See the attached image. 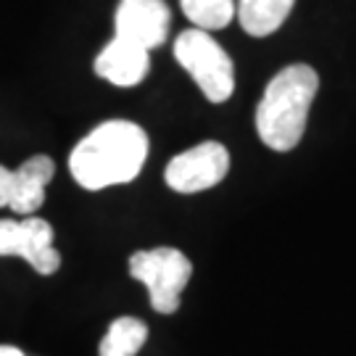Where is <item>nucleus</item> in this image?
Segmentation results:
<instances>
[{
	"instance_id": "4468645a",
	"label": "nucleus",
	"mask_w": 356,
	"mask_h": 356,
	"mask_svg": "<svg viewBox=\"0 0 356 356\" xmlns=\"http://www.w3.org/2000/svg\"><path fill=\"white\" fill-rule=\"evenodd\" d=\"M0 356H24V351L16 346H0Z\"/></svg>"
},
{
	"instance_id": "20e7f679",
	"label": "nucleus",
	"mask_w": 356,
	"mask_h": 356,
	"mask_svg": "<svg viewBox=\"0 0 356 356\" xmlns=\"http://www.w3.org/2000/svg\"><path fill=\"white\" fill-rule=\"evenodd\" d=\"M129 277L145 285L153 312L175 314L179 309V296L193 277V264L179 248L159 245L129 256Z\"/></svg>"
},
{
	"instance_id": "6e6552de",
	"label": "nucleus",
	"mask_w": 356,
	"mask_h": 356,
	"mask_svg": "<svg viewBox=\"0 0 356 356\" xmlns=\"http://www.w3.org/2000/svg\"><path fill=\"white\" fill-rule=\"evenodd\" d=\"M151 51L132 45L127 40L114 38L95 58V74L116 88H135L148 76Z\"/></svg>"
},
{
	"instance_id": "7ed1b4c3",
	"label": "nucleus",
	"mask_w": 356,
	"mask_h": 356,
	"mask_svg": "<svg viewBox=\"0 0 356 356\" xmlns=\"http://www.w3.org/2000/svg\"><path fill=\"white\" fill-rule=\"evenodd\" d=\"M175 58L201 88L206 101L225 103L235 92V66L225 48L206 29H185L175 40Z\"/></svg>"
},
{
	"instance_id": "423d86ee",
	"label": "nucleus",
	"mask_w": 356,
	"mask_h": 356,
	"mask_svg": "<svg viewBox=\"0 0 356 356\" xmlns=\"http://www.w3.org/2000/svg\"><path fill=\"white\" fill-rule=\"evenodd\" d=\"M229 172V151L216 140L193 145L191 151L177 153L164 169L166 185L175 193H193L216 188Z\"/></svg>"
},
{
	"instance_id": "9b49d317",
	"label": "nucleus",
	"mask_w": 356,
	"mask_h": 356,
	"mask_svg": "<svg viewBox=\"0 0 356 356\" xmlns=\"http://www.w3.org/2000/svg\"><path fill=\"white\" fill-rule=\"evenodd\" d=\"M148 341V327L138 317H119L108 325L98 356H138Z\"/></svg>"
},
{
	"instance_id": "0eeeda50",
	"label": "nucleus",
	"mask_w": 356,
	"mask_h": 356,
	"mask_svg": "<svg viewBox=\"0 0 356 356\" xmlns=\"http://www.w3.org/2000/svg\"><path fill=\"white\" fill-rule=\"evenodd\" d=\"M169 24H172V13L164 0H122L116 6L114 38L153 51L164 45Z\"/></svg>"
},
{
	"instance_id": "1a4fd4ad",
	"label": "nucleus",
	"mask_w": 356,
	"mask_h": 356,
	"mask_svg": "<svg viewBox=\"0 0 356 356\" xmlns=\"http://www.w3.org/2000/svg\"><path fill=\"white\" fill-rule=\"evenodd\" d=\"M56 175V164L51 156H32L19 169H13L11 209L16 216H32L45 204V191Z\"/></svg>"
},
{
	"instance_id": "f8f14e48",
	"label": "nucleus",
	"mask_w": 356,
	"mask_h": 356,
	"mask_svg": "<svg viewBox=\"0 0 356 356\" xmlns=\"http://www.w3.org/2000/svg\"><path fill=\"white\" fill-rule=\"evenodd\" d=\"M179 6L193 26L206 32L222 29L235 19V0H179Z\"/></svg>"
},
{
	"instance_id": "39448f33",
	"label": "nucleus",
	"mask_w": 356,
	"mask_h": 356,
	"mask_svg": "<svg viewBox=\"0 0 356 356\" xmlns=\"http://www.w3.org/2000/svg\"><path fill=\"white\" fill-rule=\"evenodd\" d=\"M0 256H19L38 275H53L61 267V254L53 245V227L35 214L0 219Z\"/></svg>"
},
{
	"instance_id": "f03ea898",
	"label": "nucleus",
	"mask_w": 356,
	"mask_h": 356,
	"mask_svg": "<svg viewBox=\"0 0 356 356\" xmlns=\"http://www.w3.org/2000/svg\"><path fill=\"white\" fill-rule=\"evenodd\" d=\"M317 90L319 74L306 64L285 66L269 79L256 106V132L267 148L285 153L301 143Z\"/></svg>"
},
{
	"instance_id": "ddd939ff",
	"label": "nucleus",
	"mask_w": 356,
	"mask_h": 356,
	"mask_svg": "<svg viewBox=\"0 0 356 356\" xmlns=\"http://www.w3.org/2000/svg\"><path fill=\"white\" fill-rule=\"evenodd\" d=\"M11 191H13V169L0 164V209L11 204Z\"/></svg>"
},
{
	"instance_id": "9d476101",
	"label": "nucleus",
	"mask_w": 356,
	"mask_h": 356,
	"mask_svg": "<svg viewBox=\"0 0 356 356\" xmlns=\"http://www.w3.org/2000/svg\"><path fill=\"white\" fill-rule=\"evenodd\" d=\"M296 0H235V16L251 38L277 32L291 16Z\"/></svg>"
},
{
	"instance_id": "f257e3e1",
	"label": "nucleus",
	"mask_w": 356,
	"mask_h": 356,
	"mask_svg": "<svg viewBox=\"0 0 356 356\" xmlns=\"http://www.w3.org/2000/svg\"><path fill=\"white\" fill-rule=\"evenodd\" d=\"M148 159V135L127 119L103 122L74 145L69 172L79 188L106 191L138 177Z\"/></svg>"
}]
</instances>
